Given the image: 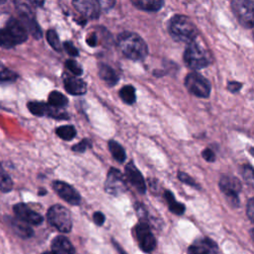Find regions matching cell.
Returning <instances> with one entry per match:
<instances>
[{
    "instance_id": "6da1fadb",
    "label": "cell",
    "mask_w": 254,
    "mask_h": 254,
    "mask_svg": "<svg viewBox=\"0 0 254 254\" xmlns=\"http://www.w3.org/2000/svg\"><path fill=\"white\" fill-rule=\"evenodd\" d=\"M117 45L121 53L132 61H142L148 55V47L145 41L132 32L121 33L117 38Z\"/></svg>"
},
{
    "instance_id": "7a4b0ae2",
    "label": "cell",
    "mask_w": 254,
    "mask_h": 254,
    "mask_svg": "<svg viewBox=\"0 0 254 254\" xmlns=\"http://www.w3.org/2000/svg\"><path fill=\"white\" fill-rule=\"evenodd\" d=\"M169 32L175 41L191 43L197 36V29L194 24L184 15L174 16L169 24Z\"/></svg>"
},
{
    "instance_id": "3957f363",
    "label": "cell",
    "mask_w": 254,
    "mask_h": 254,
    "mask_svg": "<svg viewBox=\"0 0 254 254\" xmlns=\"http://www.w3.org/2000/svg\"><path fill=\"white\" fill-rule=\"evenodd\" d=\"M184 60L187 65L192 69H200L210 64L212 59L199 43L192 41L190 43L185 51Z\"/></svg>"
},
{
    "instance_id": "277c9868",
    "label": "cell",
    "mask_w": 254,
    "mask_h": 254,
    "mask_svg": "<svg viewBox=\"0 0 254 254\" xmlns=\"http://www.w3.org/2000/svg\"><path fill=\"white\" fill-rule=\"evenodd\" d=\"M48 222L63 233H67L71 230L72 221L67 208L63 205L55 204L51 206L47 212Z\"/></svg>"
},
{
    "instance_id": "5b68a950",
    "label": "cell",
    "mask_w": 254,
    "mask_h": 254,
    "mask_svg": "<svg viewBox=\"0 0 254 254\" xmlns=\"http://www.w3.org/2000/svg\"><path fill=\"white\" fill-rule=\"evenodd\" d=\"M231 8L238 22L247 29H251L254 24V2L252 0H234Z\"/></svg>"
},
{
    "instance_id": "8992f818",
    "label": "cell",
    "mask_w": 254,
    "mask_h": 254,
    "mask_svg": "<svg viewBox=\"0 0 254 254\" xmlns=\"http://www.w3.org/2000/svg\"><path fill=\"white\" fill-rule=\"evenodd\" d=\"M134 234L140 249L144 253H151L154 251L157 245L156 238L146 221H140L136 224L134 227Z\"/></svg>"
},
{
    "instance_id": "52a82bcc",
    "label": "cell",
    "mask_w": 254,
    "mask_h": 254,
    "mask_svg": "<svg viewBox=\"0 0 254 254\" xmlns=\"http://www.w3.org/2000/svg\"><path fill=\"white\" fill-rule=\"evenodd\" d=\"M187 89L193 95L205 98L210 93V82L198 72H190L185 78Z\"/></svg>"
},
{
    "instance_id": "ba28073f",
    "label": "cell",
    "mask_w": 254,
    "mask_h": 254,
    "mask_svg": "<svg viewBox=\"0 0 254 254\" xmlns=\"http://www.w3.org/2000/svg\"><path fill=\"white\" fill-rule=\"evenodd\" d=\"M219 188L232 206L236 207L239 205L238 194L241 190L242 186L237 178L225 175L222 176L219 181Z\"/></svg>"
},
{
    "instance_id": "9c48e42d",
    "label": "cell",
    "mask_w": 254,
    "mask_h": 254,
    "mask_svg": "<svg viewBox=\"0 0 254 254\" xmlns=\"http://www.w3.org/2000/svg\"><path fill=\"white\" fill-rule=\"evenodd\" d=\"M104 189L112 195H120L127 190V183L124 176L117 169L111 168L107 174Z\"/></svg>"
},
{
    "instance_id": "30bf717a",
    "label": "cell",
    "mask_w": 254,
    "mask_h": 254,
    "mask_svg": "<svg viewBox=\"0 0 254 254\" xmlns=\"http://www.w3.org/2000/svg\"><path fill=\"white\" fill-rule=\"evenodd\" d=\"M53 188L55 191L59 194V196H61L69 204L77 205L80 203L79 193L75 190L74 188H72L68 184L62 181H56L53 183Z\"/></svg>"
},
{
    "instance_id": "8fae6325",
    "label": "cell",
    "mask_w": 254,
    "mask_h": 254,
    "mask_svg": "<svg viewBox=\"0 0 254 254\" xmlns=\"http://www.w3.org/2000/svg\"><path fill=\"white\" fill-rule=\"evenodd\" d=\"M14 212L18 219L27 224L39 225L43 222L44 219L40 213L36 212L25 203H17L14 205Z\"/></svg>"
},
{
    "instance_id": "7c38bea8",
    "label": "cell",
    "mask_w": 254,
    "mask_h": 254,
    "mask_svg": "<svg viewBox=\"0 0 254 254\" xmlns=\"http://www.w3.org/2000/svg\"><path fill=\"white\" fill-rule=\"evenodd\" d=\"M217 252L216 243L208 237L196 239L188 248V254H217Z\"/></svg>"
},
{
    "instance_id": "4fadbf2b",
    "label": "cell",
    "mask_w": 254,
    "mask_h": 254,
    "mask_svg": "<svg viewBox=\"0 0 254 254\" xmlns=\"http://www.w3.org/2000/svg\"><path fill=\"white\" fill-rule=\"evenodd\" d=\"M74 8L87 19L98 18L100 14V6L97 1L94 0H77L73 1Z\"/></svg>"
},
{
    "instance_id": "5bb4252c",
    "label": "cell",
    "mask_w": 254,
    "mask_h": 254,
    "mask_svg": "<svg viewBox=\"0 0 254 254\" xmlns=\"http://www.w3.org/2000/svg\"><path fill=\"white\" fill-rule=\"evenodd\" d=\"M5 30L8 32V34L12 38L15 45L24 43L28 38L27 30L25 29L23 24L15 18H11L8 20Z\"/></svg>"
},
{
    "instance_id": "9a60e30c",
    "label": "cell",
    "mask_w": 254,
    "mask_h": 254,
    "mask_svg": "<svg viewBox=\"0 0 254 254\" xmlns=\"http://www.w3.org/2000/svg\"><path fill=\"white\" fill-rule=\"evenodd\" d=\"M125 176L129 183L140 192L145 193L146 191V183L144 181V178L140 171L136 168V166L130 162L125 167Z\"/></svg>"
},
{
    "instance_id": "2e32d148",
    "label": "cell",
    "mask_w": 254,
    "mask_h": 254,
    "mask_svg": "<svg viewBox=\"0 0 254 254\" xmlns=\"http://www.w3.org/2000/svg\"><path fill=\"white\" fill-rule=\"evenodd\" d=\"M54 254H74V247L70 241L64 235L55 237L51 244Z\"/></svg>"
},
{
    "instance_id": "e0dca14e",
    "label": "cell",
    "mask_w": 254,
    "mask_h": 254,
    "mask_svg": "<svg viewBox=\"0 0 254 254\" xmlns=\"http://www.w3.org/2000/svg\"><path fill=\"white\" fill-rule=\"evenodd\" d=\"M64 84L65 90L72 95H81L86 91V83L79 77L65 75Z\"/></svg>"
},
{
    "instance_id": "ac0fdd59",
    "label": "cell",
    "mask_w": 254,
    "mask_h": 254,
    "mask_svg": "<svg viewBox=\"0 0 254 254\" xmlns=\"http://www.w3.org/2000/svg\"><path fill=\"white\" fill-rule=\"evenodd\" d=\"M21 18H22L21 23L23 24V26L25 27L27 32H30L34 38L40 39L42 37V31H41V28L39 27L36 19L31 14V12L29 10L22 12Z\"/></svg>"
},
{
    "instance_id": "d6986e66",
    "label": "cell",
    "mask_w": 254,
    "mask_h": 254,
    "mask_svg": "<svg viewBox=\"0 0 254 254\" xmlns=\"http://www.w3.org/2000/svg\"><path fill=\"white\" fill-rule=\"evenodd\" d=\"M11 228L13 229V231L20 237L22 238H29L31 236H33V229L29 226V224L21 221L18 218H10V222H9Z\"/></svg>"
},
{
    "instance_id": "ffe728a7",
    "label": "cell",
    "mask_w": 254,
    "mask_h": 254,
    "mask_svg": "<svg viewBox=\"0 0 254 254\" xmlns=\"http://www.w3.org/2000/svg\"><path fill=\"white\" fill-rule=\"evenodd\" d=\"M99 76L109 86H113L118 82L117 73L111 66L105 64H101L99 65Z\"/></svg>"
},
{
    "instance_id": "44dd1931",
    "label": "cell",
    "mask_w": 254,
    "mask_h": 254,
    "mask_svg": "<svg viewBox=\"0 0 254 254\" xmlns=\"http://www.w3.org/2000/svg\"><path fill=\"white\" fill-rule=\"evenodd\" d=\"M132 4L140 10L148 12L159 11L164 5V1L161 0H132Z\"/></svg>"
},
{
    "instance_id": "7402d4cb",
    "label": "cell",
    "mask_w": 254,
    "mask_h": 254,
    "mask_svg": "<svg viewBox=\"0 0 254 254\" xmlns=\"http://www.w3.org/2000/svg\"><path fill=\"white\" fill-rule=\"evenodd\" d=\"M164 197L168 203V206H169V209L175 213V214H178V215H181L185 212V205L179 201L176 200L174 194L170 191V190H165L164 192Z\"/></svg>"
},
{
    "instance_id": "603a6c76",
    "label": "cell",
    "mask_w": 254,
    "mask_h": 254,
    "mask_svg": "<svg viewBox=\"0 0 254 254\" xmlns=\"http://www.w3.org/2000/svg\"><path fill=\"white\" fill-rule=\"evenodd\" d=\"M67 101L68 100H67L66 96H64L62 92L57 91V90L52 91L48 98L49 105L52 107H55V108H63L64 106H66Z\"/></svg>"
},
{
    "instance_id": "cb8c5ba5",
    "label": "cell",
    "mask_w": 254,
    "mask_h": 254,
    "mask_svg": "<svg viewBox=\"0 0 254 254\" xmlns=\"http://www.w3.org/2000/svg\"><path fill=\"white\" fill-rule=\"evenodd\" d=\"M108 148H109L111 155L117 162L123 163L126 160V153H125L123 147L119 143H117L114 140H110L108 142Z\"/></svg>"
},
{
    "instance_id": "d4e9b609",
    "label": "cell",
    "mask_w": 254,
    "mask_h": 254,
    "mask_svg": "<svg viewBox=\"0 0 254 254\" xmlns=\"http://www.w3.org/2000/svg\"><path fill=\"white\" fill-rule=\"evenodd\" d=\"M119 96L122 99L123 102L127 104H133L136 100V95H135V88L128 84L124 85L120 90H119Z\"/></svg>"
},
{
    "instance_id": "484cf974",
    "label": "cell",
    "mask_w": 254,
    "mask_h": 254,
    "mask_svg": "<svg viewBox=\"0 0 254 254\" xmlns=\"http://www.w3.org/2000/svg\"><path fill=\"white\" fill-rule=\"evenodd\" d=\"M56 133L61 139L65 141H70L75 137L76 130L71 125H64V126L58 127L56 129Z\"/></svg>"
},
{
    "instance_id": "4316f807",
    "label": "cell",
    "mask_w": 254,
    "mask_h": 254,
    "mask_svg": "<svg viewBox=\"0 0 254 254\" xmlns=\"http://www.w3.org/2000/svg\"><path fill=\"white\" fill-rule=\"evenodd\" d=\"M30 112L36 116H47L49 104L40 101H31L28 103Z\"/></svg>"
},
{
    "instance_id": "83f0119b",
    "label": "cell",
    "mask_w": 254,
    "mask_h": 254,
    "mask_svg": "<svg viewBox=\"0 0 254 254\" xmlns=\"http://www.w3.org/2000/svg\"><path fill=\"white\" fill-rule=\"evenodd\" d=\"M18 77V74L13 70L9 69L4 65H0V83H8L15 81Z\"/></svg>"
},
{
    "instance_id": "f1b7e54d",
    "label": "cell",
    "mask_w": 254,
    "mask_h": 254,
    "mask_svg": "<svg viewBox=\"0 0 254 254\" xmlns=\"http://www.w3.org/2000/svg\"><path fill=\"white\" fill-rule=\"evenodd\" d=\"M13 184L10 177L6 174L0 165V190L3 192H8L12 190Z\"/></svg>"
},
{
    "instance_id": "f546056e",
    "label": "cell",
    "mask_w": 254,
    "mask_h": 254,
    "mask_svg": "<svg viewBox=\"0 0 254 254\" xmlns=\"http://www.w3.org/2000/svg\"><path fill=\"white\" fill-rule=\"evenodd\" d=\"M47 116L58 119V120H67L69 118L68 114L65 111H63L62 108H55L49 105Z\"/></svg>"
},
{
    "instance_id": "4dcf8cb0",
    "label": "cell",
    "mask_w": 254,
    "mask_h": 254,
    "mask_svg": "<svg viewBox=\"0 0 254 254\" xmlns=\"http://www.w3.org/2000/svg\"><path fill=\"white\" fill-rule=\"evenodd\" d=\"M47 40L48 43L50 44V46L55 49L56 51H61V42H60V38L57 34V32L55 30H49L47 33Z\"/></svg>"
},
{
    "instance_id": "1f68e13d",
    "label": "cell",
    "mask_w": 254,
    "mask_h": 254,
    "mask_svg": "<svg viewBox=\"0 0 254 254\" xmlns=\"http://www.w3.org/2000/svg\"><path fill=\"white\" fill-rule=\"evenodd\" d=\"M0 46L6 49L16 46L14 41L12 40V38L5 29H0Z\"/></svg>"
},
{
    "instance_id": "d6a6232c",
    "label": "cell",
    "mask_w": 254,
    "mask_h": 254,
    "mask_svg": "<svg viewBox=\"0 0 254 254\" xmlns=\"http://www.w3.org/2000/svg\"><path fill=\"white\" fill-rule=\"evenodd\" d=\"M65 66L74 75H81L82 74V67H81V65L76 61H74V60H71V59L66 60L65 61Z\"/></svg>"
},
{
    "instance_id": "836d02e7",
    "label": "cell",
    "mask_w": 254,
    "mask_h": 254,
    "mask_svg": "<svg viewBox=\"0 0 254 254\" xmlns=\"http://www.w3.org/2000/svg\"><path fill=\"white\" fill-rule=\"evenodd\" d=\"M87 148H91V142L88 139H83L81 140L79 143L73 145L71 147V150L74 152H79V153H83L86 151Z\"/></svg>"
},
{
    "instance_id": "e575fe53",
    "label": "cell",
    "mask_w": 254,
    "mask_h": 254,
    "mask_svg": "<svg viewBox=\"0 0 254 254\" xmlns=\"http://www.w3.org/2000/svg\"><path fill=\"white\" fill-rule=\"evenodd\" d=\"M243 179L245 180V182L249 185H253V169L250 165L244 166L243 168Z\"/></svg>"
},
{
    "instance_id": "d590c367",
    "label": "cell",
    "mask_w": 254,
    "mask_h": 254,
    "mask_svg": "<svg viewBox=\"0 0 254 254\" xmlns=\"http://www.w3.org/2000/svg\"><path fill=\"white\" fill-rule=\"evenodd\" d=\"M178 178L181 182L185 183V184H188L193 188H196L198 189V186L195 184V182L193 181V179H191L188 174L184 173V172H179V175H178Z\"/></svg>"
},
{
    "instance_id": "8d00e7d4",
    "label": "cell",
    "mask_w": 254,
    "mask_h": 254,
    "mask_svg": "<svg viewBox=\"0 0 254 254\" xmlns=\"http://www.w3.org/2000/svg\"><path fill=\"white\" fill-rule=\"evenodd\" d=\"M64 48L65 52H66L69 56H72V57H77V56H78V51H77V49L73 46L72 43H70V42H64Z\"/></svg>"
},
{
    "instance_id": "74e56055",
    "label": "cell",
    "mask_w": 254,
    "mask_h": 254,
    "mask_svg": "<svg viewBox=\"0 0 254 254\" xmlns=\"http://www.w3.org/2000/svg\"><path fill=\"white\" fill-rule=\"evenodd\" d=\"M246 213L248 215V218L253 221V217H254V199L251 197L248 202H247V206H246Z\"/></svg>"
},
{
    "instance_id": "f35d334b",
    "label": "cell",
    "mask_w": 254,
    "mask_h": 254,
    "mask_svg": "<svg viewBox=\"0 0 254 254\" xmlns=\"http://www.w3.org/2000/svg\"><path fill=\"white\" fill-rule=\"evenodd\" d=\"M242 87V83L241 82H238V81H230L228 82L227 84V88L230 92L232 93H236L238 92Z\"/></svg>"
},
{
    "instance_id": "ab89813d",
    "label": "cell",
    "mask_w": 254,
    "mask_h": 254,
    "mask_svg": "<svg viewBox=\"0 0 254 254\" xmlns=\"http://www.w3.org/2000/svg\"><path fill=\"white\" fill-rule=\"evenodd\" d=\"M93 221H94V223H95L96 225L101 226V225L104 223V221H105V216H104V214H103L102 212H100V211L94 212V213H93Z\"/></svg>"
},
{
    "instance_id": "60d3db41",
    "label": "cell",
    "mask_w": 254,
    "mask_h": 254,
    "mask_svg": "<svg viewBox=\"0 0 254 254\" xmlns=\"http://www.w3.org/2000/svg\"><path fill=\"white\" fill-rule=\"evenodd\" d=\"M201 155H202V158L206 162H214V160H215V155H214V153L210 149H204L202 151Z\"/></svg>"
},
{
    "instance_id": "b9f144b4",
    "label": "cell",
    "mask_w": 254,
    "mask_h": 254,
    "mask_svg": "<svg viewBox=\"0 0 254 254\" xmlns=\"http://www.w3.org/2000/svg\"><path fill=\"white\" fill-rule=\"evenodd\" d=\"M96 35L93 33L91 35H89L87 38H86V43L90 46V47H95L96 44H97V41H96Z\"/></svg>"
},
{
    "instance_id": "7bdbcfd3",
    "label": "cell",
    "mask_w": 254,
    "mask_h": 254,
    "mask_svg": "<svg viewBox=\"0 0 254 254\" xmlns=\"http://www.w3.org/2000/svg\"><path fill=\"white\" fill-rule=\"evenodd\" d=\"M113 244H114V246L117 248L118 252H120V254H126V253L123 251V249H122V248H121V247H120V246H119V245H118V244H117L115 241L113 242Z\"/></svg>"
},
{
    "instance_id": "ee69618b",
    "label": "cell",
    "mask_w": 254,
    "mask_h": 254,
    "mask_svg": "<svg viewBox=\"0 0 254 254\" xmlns=\"http://www.w3.org/2000/svg\"><path fill=\"white\" fill-rule=\"evenodd\" d=\"M42 254H54L52 251H46V252H44V253H42Z\"/></svg>"
}]
</instances>
